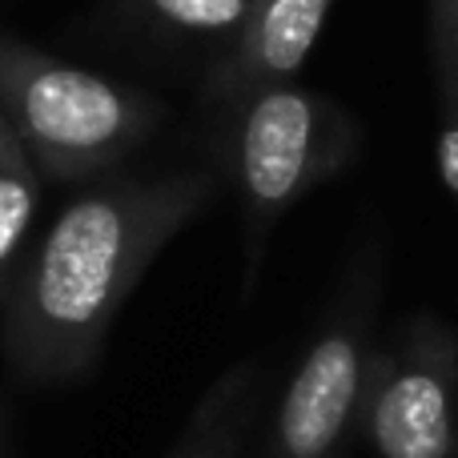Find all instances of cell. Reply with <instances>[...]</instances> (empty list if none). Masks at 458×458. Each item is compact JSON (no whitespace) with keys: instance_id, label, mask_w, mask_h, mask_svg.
I'll return each instance as SVG.
<instances>
[{"instance_id":"6da1fadb","label":"cell","mask_w":458,"mask_h":458,"mask_svg":"<svg viewBox=\"0 0 458 458\" xmlns=\"http://www.w3.org/2000/svg\"><path fill=\"white\" fill-rule=\"evenodd\" d=\"M206 174L113 182L89 190L53 222L4 318V354L21 378L81 374L137 277L209 201Z\"/></svg>"},{"instance_id":"7a4b0ae2","label":"cell","mask_w":458,"mask_h":458,"mask_svg":"<svg viewBox=\"0 0 458 458\" xmlns=\"http://www.w3.org/2000/svg\"><path fill=\"white\" fill-rule=\"evenodd\" d=\"M0 113L48 177H89L125 157L153 125V105L101 72L64 64L0 32Z\"/></svg>"},{"instance_id":"3957f363","label":"cell","mask_w":458,"mask_h":458,"mask_svg":"<svg viewBox=\"0 0 458 458\" xmlns=\"http://www.w3.org/2000/svg\"><path fill=\"white\" fill-rule=\"evenodd\" d=\"M458 350L438 326L411 330L398 354H382L366 370L362 414L378 458H454Z\"/></svg>"},{"instance_id":"277c9868","label":"cell","mask_w":458,"mask_h":458,"mask_svg":"<svg viewBox=\"0 0 458 458\" xmlns=\"http://www.w3.org/2000/svg\"><path fill=\"white\" fill-rule=\"evenodd\" d=\"M334 113L318 97L290 85L250 97L237 125V182L250 233H266L290 201H298L326 169H334Z\"/></svg>"},{"instance_id":"5b68a950","label":"cell","mask_w":458,"mask_h":458,"mask_svg":"<svg viewBox=\"0 0 458 458\" xmlns=\"http://www.w3.org/2000/svg\"><path fill=\"white\" fill-rule=\"evenodd\" d=\"M366 310H350L306 350L282 394L266 458H334L362 414L366 390Z\"/></svg>"},{"instance_id":"8992f818","label":"cell","mask_w":458,"mask_h":458,"mask_svg":"<svg viewBox=\"0 0 458 458\" xmlns=\"http://www.w3.org/2000/svg\"><path fill=\"white\" fill-rule=\"evenodd\" d=\"M326 13L330 0H250V21L237 32V48L217 77V89L225 97H242L285 85L322 37Z\"/></svg>"},{"instance_id":"52a82bcc","label":"cell","mask_w":458,"mask_h":458,"mask_svg":"<svg viewBox=\"0 0 458 458\" xmlns=\"http://www.w3.org/2000/svg\"><path fill=\"white\" fill-rule=\"evenodd\" d=\"M253 394H258L253 366H233L229 374H222L214 390L198 403L182 443L169 458H233L242 451L245 422L253 414Z\"/></svg>"},{"instance_id":"ba28073f","label":"cell","mask_w":458,"mask_h":458,"mask_svg":"<svg viewBox=\"0 0 458 458\" xmlns=\"http://www.w3.org/2000/svg\"><path fill=\"white\" fill-rule=\"evenodd\" d=\"M32 214H37V165L29 161V145L0 113V274L21 250Z\"/></svg>"},{"instance_id":"9c48e42d","label":"cell","mask_w":458,"mask_h":458,"mask_svg":"<svg viewBox=\"0 0 458 458\" xmlns=\"http://www.w3.org/2000/svg\"><path fill=\"white\" fill-rule=\"evenodd\" d=\"M153 16L185 32H242L250 0H141Z\"/></svg>"},{"instance_id":"30bf717a","label":"cell","mask_w":458,"mask_h":458,"mask_svg":"<svg viewBox=\"0 0 458 458\" xmlns=\"http://www.w3.org/2000/svg\"><path fill=\"white\" fill-rule=\"evenodd\" d=\"M430 69L443 109L458 105V0H430Z\"/></svg>"},{"instance_id":"8fae6325","label":"cell","mask_w":458,"mask_h":458,"mask_svg":"<svg viewBox=\"0 0 458 458\" xmlns=\"http://www.w3.org/2000/svg\"><path fill=\"white\" fill-rule=\"evenodd\" d=\"M438 174L446 190L458 193V105L443 109V133H438Z\"/></svg>"}]
</instances>
